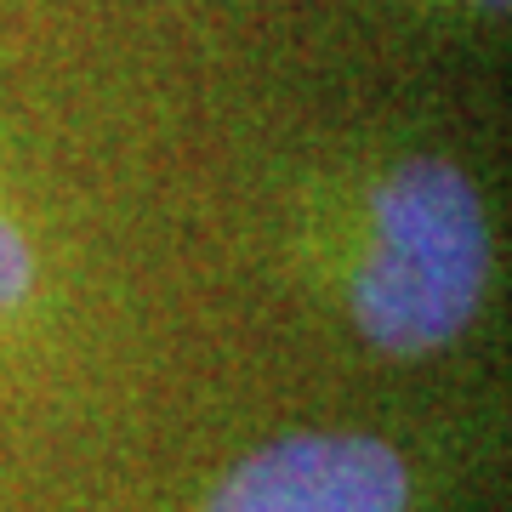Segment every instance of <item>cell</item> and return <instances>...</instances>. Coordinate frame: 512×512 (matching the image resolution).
Segmentation results:
<instances>
[{
  "instance_id": "cell-1",
  "label": "cell",
  "mask_w": 512,
  "mask_h": 512,
  "mask_svg": "<svg viewBox=\"0 0 512 512\" xmlns=\"http://www.w3.org/2000/svg\"><path fill=\"white\" fill-rule=\"evenodd\" d=\"M490 285V222L450 160H404L370 200V256L353 274V325L393 359L444 353Z\"/></svg>"
},
{
  "instance_id": "cell-2",
  "label": "cell",
  "mask_w": 512,
  "mask_h": 512,
  "mask_svg": "<svg viewBox=\"0 0 512 512\" xmlns=\"http://www.w3.org/2000/svg\"><path fill=\"white\" fill-rule=\"evenodd\" d=\"M205 512H410V467L376 433H291L239 461Z\"/></svg>"
},
{
  "instance_id": "cell-3",
  "label": "cell",
  "mask_w": 512,
  "mask_h": 512,
  "mask_svg": "<svg viewBox=\"0 0 512 512\" xmlns=\"http://www.w3.org/2000/svg\"><path fill=\"white\" fill-rule=\"evenodd\" d=\"M35 285V256L23 245V234L0 217V308H18Z\"/></svg>"
},
{
  "instance_id": "cell-4",
  "label": "cell",
  "mask_w": 512,
  "mask_h": 512,
  "mask_svg": "<svg viewBox=\"0 0 512 512\" xmlns=\"http://www.w3.org/2000/svg\"><path fill=\"white\" fill-rule=\"evenodd\" d=\"M478 6H507V0H478Z\"/></svg>"
}]
</instances>
